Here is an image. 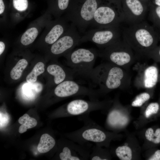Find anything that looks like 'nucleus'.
I'll return each mask as SVG.
<instances>
[{
	"label": "nucleus",
	"mask_w": 160,
	"mask_h": 160,
	"mask_svg": "<svg viewBox=\"0 0 160 160\" xmlns=\"http://www.w3.org/2000/svg\"><path fill=\"white\" fill-rule=\"evenodd\" d=\"M128 71L106 62L94 68L87 79L99 87L98 89L102 95L117 89L129 88L131 77Z\"/></svg>",
	"instance_id": "nucleus-1"
},
{
	"label": "nucleus",
	"mask_w": 160,
	"mask_h": 160,
	"mask_svg": "<svg viewBox=\"0 0 160 160\" xmlns=\"http://www.w3.org/2000/svg\"><path fill=\"white\" fill-rule=\"evenodd\" d=\"M122 39L129 46L138 59L158 46L159 34L146 21L130 25L122 31Z\"/></svg>",
	"instance_id": "nucleus-2"
},
{
	"label": "nucleus",
	"mask_w": 160,
	"mask_h": 160,
	"mask_svg": "<svg viewBox=\"0 0 160 160\" xmlns=\"http://www.w3.org/2000/svg\"><path fill=\"white\" fill-rule=\"evenodd\" d=\"M102 0H71L67 10L66 19L79 32L90 26L95 11Z\"/></svg>",
	"instance_id": "nucleus-3"
},
{
	"label": "nucleus",
	"mask_w": 160,
	"mask_h": 160,
	"mask_svg": "<svg viewBox=\"0 0 160 160\" xmlns=\"http://www.w3.org/2000/svg\"><path fill=\"white\" fill-rule=\"evenodd\" d=\"M89 114L78 117L84 125L81 128L72 131L67 135L69 138L81 145L94 143L100 146L104 145L107 140L108 135L97 123L90 118Z\"/></svg>",
	"instance_id": "nucleus-4"
},
{
	"label": "nucleus",
	"mask_w": 160,
	"mask_h": 160,
	"mask_svg": "<svg viewBox=\"0 0 160 160\" xmlns=\"http://www.w3.org/2000/svg\"><path fill=\"white\" fill-rule=\"evenodd\" d=\"M98 57L129 71L138 59L133 50L123 39L97 50Z\"/></svg>",
	"instance_id": "nucleus-5"
},
{
	"label": "nucleus",
	"mask_w": 160,
	"mask_h": 160,
	"mask_svg": "<svg viewBox=\"0 0 160 160\" xmlns=\"http://www.w3.org/2000/svg\"><path fill=\"white\" fill-rule=\"evenodd\" d=\"M67 56L68 64L75 76L87 79L98 54L96 49L80 48L73 50L67 54Z\"/></svg>",
	"instance_id": "nucleus-6"
},
{
	"label": "nucleus",
	"mask_w": 160,
	"mask_h": 160,
	"mask_svg": "<svg viewBox=\"0 0 160 160\" xmlns=\"http://www.w3.org/2000/svg\"><path fill=\"white\" fill-rule=\"evenodd\" d=\"M124 21L122 9L105 4L102 0L95 12L90 26L95 28L119 26Z\"/></svg>",
	"instance_id": "nucleus-7"
},
{
	"label": "nucleus",
	"mask_w": 160,
	"mask_h": 160,
	"mask_svg": "<svg viewBox=\"0 0 160 160\" xmlns=\"http://www.w3.org/2000/svg\"><path fill=\"white\" fill-rule=\"evenodd\" d=\"M122 31L120 26L103 28H94L81 36L80 43L90 41L102 49L121 39Z\"/></svg>",
	"instance_id": "nucleus-8"
},
{
	"label": "nucleus",
	"mask_w": 160,
	"mask_h": 160,
	"mask_svg": "<svg viewBox=\"0 0 160 160\" xmlns=\"http://www.w3.org/2000/svg\"><path fill=\"white\" fill-rule=\"evenodd\" d=\"M134 68L137 72L134 84L137 88L154 89L159 82L160 74L156 63L148 65L145 63H137Z\"/></svg>",
	"instance_id": "nucleus-9"
},
{
	"label": "nucleus",
	"mask_w": 160,
	"mask_h": 160,
	"mask_svg": "<svg viewBox=\"0 0 160 160\" xmlns=\"http://www.w3.org/2000/svg\"><path fill=\"white\" fill-rule=\"evenodd\" d=\"M110 102L98 100H86L81 99L73 100L68 103L65 108V114L69 116H79L89 114L92 111L104 109Z\"/></svg>",
	"instance_id": "nucleus-10"
},
{
	"label": "nucleus",
	"mask_w": 160,
	"mask_h": 160,
	"mask_svg": "<svg viewBox=\"0 0 160 160\" xmlns=\"http://www.w3.org/2000/svg\"><path fill=\"white\" fill-rule=\"evenodd\" d=\"M76 27L71 23L66 32L52 44L50 49L52 55L57 56L67 53L80 43L81 36Z\"/></svg>",
	"instance_id": "nucleus-11"
},
{
	"label": "nucleus",
	"mask_w": 160,
	"mask_h": 160,
	"mask_svg": "<svg viewBox=\"0 0 160 160\" xmlns=\"http://www.w3.org/2000/svg\"><path fill=\"white\" fill-rule=\"evenodd\" d=\"M92 145H81L71 140L60 153V159L61 160H89Z\"/></svg>",
	"instance_id": "nucleus-12"
},
{
	"label": "nucleus",
	"mask_w": 160,
	"mask_h": 160,
	"mask_svg": "<svg viewBox=\"0 0 160 160\" xmlns=\"http://www.w3.org/2000/svg\"><path fill=\"white\" fill-rule=\"evenodd\" d=\"M122 10L124 22L130 25L143 21L146 14V9L139 0H124Z\"/></svg>",
	"instance_id": "nucleus-13"
},
{
	"label": "nucleus",
	"mask_w": 160,
	"mask_h": 160,
	"mask_svg": "<svg viewBox=\"0 0 160 160\" xmlns=\"http://www.w3.org/2000/svg\"><path fill=\"white\" fill-rule=\"evenodd\" d=\"M70 25L64 20L55 22L46 36L45 42L49 44H53L66 32Z\"/></svg>",
	"instance_id": "nucleus-14"
},
{
	"label": "nucleus",
	"mask_w": 160,
	"mask_h": 160,
	"mask_svg": "<svg viewBox=\"0 0 160 160\" xmlns=\"http://www.w3.org/2000/svg\"><path fill=\"white\" fill-rule=\"evenodd\" d=\"M47 71L49 73L53 76V81L57 85L66 80V79L68 80H73L76 76L72 69L66 72L63 68L57 64H52L49 65Z\"/></svg>",
	"instance_id": "nucleus-15"
},
{
	"label": "nucleus",
	"mask_w": 160,
	"mask_h": 160,
	"mask_svg": "<svg viewBox=\"0 0 160 160\" xmlns=\"http://www.w3.org/2000/svg\"><path fill=\"white\" fill-rule=\"evenodd\" d=\"M115 102L113 108L108 113L106 122L111 128L116 129L126 125L128 123V119L117 108L116 102Z\"/></svg>",
	"instance_id": "nucleus-16"
},
{
	"label": "nucleus",
	"mask_w": 160,
	"mask_h": 160,
	"mask_svg": "<svg viewBox=\"0 0 160 160\" xmlns=\"http://www.w3.org/2000/svg\"><path fill=\"white\" fill-rule=\"evenodd\" d=\"M55 144V140L53 137L48 134H44L41 137L37 149L40 153H45L53 148Z\"/></svg>",
	"instance_id": "nucleus-17"
},
{
	"label": "nucleus",
	"mask_w": 160,
	"mask_h": 160,
	"mask_svg": "<svg viewBox=\"0 0 160 160\" xmlns=\"http://www.w3.org/2000/svg\"><path fill=\"white\" fill-rule=\"evenodd\" d=\"M18 121L19 123L21 124L18 130L20 133L25 132L27 129L33 128L37 124V121L36 119L30 117L28 114L26 113L20 117Z\"/></svg>",
	"instance_id": "nucleus-18"
},
{
	"label": "nucleus",
	"mask_w": 160,
	"mask_h": 160,
	"mask_svg": "<svg viewBox=\"0 0 160 160\" xmlns=\"http://www.w3.org/2000/svg\"><path fill=\"white\" fill-rule=\"evenodd\" d=\"M38 33L36 28L33 27L29 28L22 36L20 39L21 43L25 46L32 43L37 36Z\"/></svg>",
	"instance_id": "nucleus-19"
},
{
	"label": "nucleus",
	"mask_w": 160,
	"mask_h": 160,
	"mask_svg": "<svg viewBox=\"0 0 160 160\" xmlns=\"http://www.w3.org/2000/svg\"><path fill=\"white\" fill-rule=\"evenodd\" d=\"M28 64V62L25 59L20 60L11 70L10 73L11 78L13 80H17L20 78Z\"/></svg>",
	"instance_id": "nucleus-20"
},
{
	"label": "nucleus",
	"mask_w": 160,
	"mask_h": 160,
	"mask_svg": "<svg viewBox=\"0 0 160 160\" xmlns=\"http://www.w3.org/2000/svg\"><path fill=\"white\" fill-rule=\"evenodd\" d=\"M44 63L41 62L37 63L26 77L27 83H32L35 82L37 79V76L44 72Z\"/></svg>",
	"instance_id": "nucleus-21"
},
{
	"label": "nucleus",
	"mask_w": 160,
	"mask_h": 160,
	"mask_svg": "<svg viewBox=\"0 0 160 160\" xmlns=\"http://www.w3.org/2000/svg\"><path fill=\"white\" fill-rule=\"evenodd\" d=\"M145 136L146 138L149 141L154 144L160 143V128L155 129L152 128H148L145 131Z\"/></svg>",
	"instance_id": "nucleus-22"
},
{
	"label": "nucleus",
	"mask_w": 160,
	"mask_h": 160,
	"mask_svg": "<svg viewBox=\"0 0 160 160\" xmlns=\"http://www.w3.org/2000/svg\"><path fill=\"white\" fill-rule=\"evenodd\" d=\"M115 153L120 160H130L132 159V151L128 146L123 145L118 147L116 149Z\"/></svg>",
	"instance_id": "nucleus-23"
},
{
	"label": "nucleus",
	"mask_w": 160,
	"mask_h": 160,
	"mask_svg": "<svg viewBox=\"0 0 160 160\" xmlns=\"http://www.w3.org/2000/svg\"><path fill=\"white\" fill-rule=\"evenodd\" d=\"M149 15L153 27L158 29L160 33V6H156L152 8Z\"/></svg>",
	"instance_id": "nucleus-24"
},
{
	"label": "nucleus",
	"mask_w": 160,
	"mask_h": 160,
	"mask_svg": "<svg viewBox=\"0 0 160 160\" xmlns=\"http://www.w3.org/2000/svg\"><path fill=\"white\" fill-rule=\"evenodd\" d=\"M104 151L101 146L94 145L92 147L89 160H107V158L104 155Z\"/></svg>",
	"instance_id": "nucleus-25"
},
{
	"label": "nucleus",
	"mask_w": 160,
	"mask_h": 160,
	"mask_svg": "<svg viewBox=\"0 0 160 160\" xmlns=\"http://www.w3.org/2000/svg\"><path fill=\"white\" fill-rule=\"evenodd\" d=\"M71 0H57L55 3L54 14L59 16L63 12L67 11Z\"/></svg>",
	"instance_id": "nucleus-26"
},
{
	"label": "nucleus",
	"mask_w": 160,
	"mask_h": 160,
	"mask_svg": "<svg viewBox=\"0 0 160 160\" xmlns=\"http://www.w3.org/2000/svg\"><path fill=\"white\" fill-rule=\"evenodd\" d=\"M151 96L149 93L147 92L142 93L136 97L132 103V106L135 107H140Z\"/></svg>",
	"instance_id": "nucleus-27"
},
{
	"label": "nucleus",
	"mask_w": 160,
	"mask_h": 160,
	"mask_svg": "<svg viewBox=\"0 0 160 160\" xmlns=\"http://www.w3.org/2000/svg\"><path fill=\"white\" fill-rule=\"evenodd\" d=\"M160 110V105L157 102L150 103L147 106L145 111V115L146 118L157 114Z\"/></svg>",
	"instance_id": "nucleus-28"
},
{
	"label": "nucleus",
	"mask_w": 160,
	"mask_h": 160,
	"mask_svg": "<svg viewBox=\"0 0 160 160\" xmlns=\"http://www.w3.org/2000/svg\"><path fill=\"white\" fill-rule=\"evenodd\" d=\"M145 58L152 59L156 62L160 63V45L148 52L146 55Z\"/></svg>",
	"instance_id": "nucleus-29"
},
{
	"label": "nucleus",
	"mask_w": 160,
	"mask_h": 160,
	"mask_svg": "<svg viewBox=\"0 0 160 160\" xmlns=\"http://www.w3.org/2000/svg\"><path fill=\"white\" fill-rule=\"evenodd\" d=\"M13 4L14 8L20 12L25 10L28 7L27 0H13Z\"/></svg>",
	"instance_id": "nucleus-30"
},
{
	"label": "nucleus",
	"mask_w": 160,
	"mask_h": 160,
	"mask_svg": "<svg viewBox=\"0 0 160 160\" xmlns=\"http://www.w3.org/2000/svg\"><path fill=\"white\" fill-rule=\"evenodd\" d=\"M26 83L24 84L23 87V92L27 96H32L33 89L31 83Z\"/></svg>",
	"instance_id": "nucleus-31"
},
{
	"label": "nucleus",
	"mask_w": 160,
	"mask_h": 160,
	"mask_svg": "<svg viewBox=\"0 0 160 160\" xmlns=\"http://www.w3.org/2000/svg\"><path fill=\"white\" fill-rule=\"evenodd\" d=\"M31 84L33 89L37 92H39L42 90L43 87L41 83L37 82H35L31 83Z\"/></svg>",
	"instance_id": "nucleus-32"
},
{
	"label": "nucleus",
	"mask_w": 160,
	"mask_h": 160,
	"mask_svg": "<svg viewBox=\"0 0 160 160\" xmlns=\"http://www.w3.org/2000/svg\"><path fill=\"white\" fill-rule=\"evenodd\" d=\"M149 160H160V150H156L148 159Z\"/></svg>",
	"instance_id": "nucleus-33"
},
{
	"label": "nucleus",
	"mask_w": 160,
	"mask_h": 160,
	"mask_svg": "<svg viewBox=\"0 0 160 160\" xmlns=\"http://www.w3.org/2000/svg\"><path fill=\"white\" fill-rule=\"evenodd\" d=\"M5 6L3 0H0V14L1 15L4 12Z\"/></svg>",
	"instance_id": "nucleus-34"
},
{
	"label": "nucleus",
	"mask_w": 160,
	"mask_h": 160,
	"mask_svg": "<svg viewBox=\"0 0 160 160\" xmlns=\"http://www.w3.org/2000/svg\"><path fill=\"white\" fill-rule=\"evenodd\" d=\"M5 44L2 41H0V55H1L4 52L5 48Z\"/></svg>",
	"instance_id": "nucleus-35"
},
{
	"label": "nucleus",
	"mask_w": 160,
	"mask_h": 160,
	"mask_svg": "<svg viewBox=\"0 0 160 160\" xmlns=\"http://www.w3.org/2000/svg\"><path fill=\"white\" fill-rule=\"evenodd\" d=\"M154 3L156 6H160V0H154Z\"/></svg>",
	"instance_id": "nucleus-36"
},
{
	"label": "nucleus",
	"mask_w": 160,
	"mask_h": 160,
	"mask_svg": "<svg viewBox=\"0 0 160 160\" xmlns=\"http://www.w3.org/2000/svg\"><path fill=\"white\" fill-rule=\"evenodd\" d=\"M159 82L160 84V74L159 76Z\"/></svg>",
	"instance_id": "nucleus-37"
},
{
	"label": "nucleus",
	"mask_w": 160,
	"mask_h": 160,
	"mask_svg": "<svg viewBox=\"0 0 160 160\" xmlns=\"http://www.w3.org/2000/svg\"><path fill=\"white\" fill-rule=\"evenodd\" d=\"M159 41H160V33H159Z\"/></svg>",
	"instance_id": "nucleus-38"
}]
</instances>
